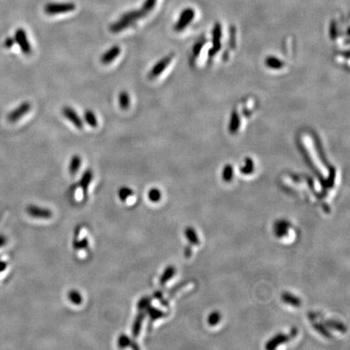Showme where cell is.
<instances>
[{
  "label": "cell",
  "mask_w": 350,
  "mask_h": 350,
  "mask_svg": "<svg viewBox=\"0 0 350 350\" xmlns=\"http://www.w3.org/2000/svg\"><path fill=\"white\" fill-rule=\"evenodd\" d=\"M162 198V191H160L158 188L154 187V188L150 189L149 191H148V199L150 202L154 203V204L160 202Z\"/></svg>",
  "instance_id": "d4e9b609"
},
{
  "label": "cell",
  "mask_w": 350,
  "mask_h": 350,
  "mask_svg": "<svg viewBox=\"0 0 350 350\" xmlns=\"http://www.w3.org/2000/svg\"><path fill=\"white\" fill-rule=\"evenodd\" d=\"M324 325L326 327L331 328V329L340 331L341 333H345V332H346V328H345V326H344L342 323L338 322V321L326 320L324 322Z\"/></svg>",
  "instance_id": "484cf974"
},
{
  "label": "cell",
  "mask_w": 350,
  "mask_h": 350,
  "mask_svg": "<svg viewBox=\"0 0 350 350\" xmlns=\"http://www.w3.org/2000/svg\"><path fill=\"white\" fill-rule=\"evenodd\" d=\"M172 58L170 56H165L160 59L158 63H155V65L151 69L149 74H148V78L153 80L155 79L158 76L161 75L165 68L169 66V63L171 62Z\"/></svg>",
  "instance_id": "52a82bcc"
},
{
  "label": "cell",
  "mask_w": 350,
  "mask_h": 350,
  "mask_svg": "<svg viewBox=\"0 0 350 350\" xmlns=\"http://www.w3.org/2000/svg\"><path fill=\"white\" fill-rule=\"evenodd\" d=\"M175 273H176V268L172 265L168 266L167 268L164 270L162 276L160 277V284L165 285L174 277Z\"/></svg>",
  "instance_id": "9a60e30c"
},
{
  "label": "cell",
  "mask_w": 350,
  "mask_h": 350,
  "mask_svg": "<svg viewBox=\"0 0 350 350\" xmlns=\"http://www.w3.org/2000/svg\"><path fill=\"white\" fill-rule=\"evenodd\" d=\"M120 47L118 45H114L112 47L107 49V52L102 55L101 62L103 64H109V63L114 61V59L118 57V55H120Z\"/></svg>",
  "instance_id": "8fae6325"
},
{
  "label": "cell",
  "mask_w": 350,
  "mask_h": 350,
  "mask_svg": "<svg viewBox=\"0 0 350 350\" xmlns=\"http://www.w3.org/2000/svg\"><path fill=\"white\" fill-rule=\"evenodd\" d=\"M93 171H92V169H86V170L83 173L82 176H81V180H80L79 185L80 187H81V190H82L84 196H86L87 194H88L89 186H90L91 183L93 181Z\"/></svg>",
  "instance_id": "30bf717a"
},
{
  "label": "cell",
  "mask_w": 350,
  "mask_h": 350,
  "mask_svg": "<svg viewBox=\"0 0 350 350\" xmlns=\"http://www.w3.org/2000/svg\"><path fill=\"white\" fill-rule=\"evenodd\" d=\"M75 9L76 5L73 3H51L45 6V13L52 16L72 12Z\"/></svg>",
  "instance_id": "7a4b0ae2"
},
{
  "label": "cell",
  "mask_w": 350,
  "mask_h": 350,
  "mask_svg": "<svg viewBox=\"0 0 350 350\" xmlns=\"http://www.w3.org/2000/svg\"><path fill=\"white\" fill-rule=\"evenodd\" d=\"M221 319V315L218 311H213L209 315L208 318V323L210 326H216L219 323Z\"/></svg>",
  "instance_id": "83f0119b"
},
{
  "label": "cell",
  "mask_w": 350,
  "mask_h": 350,
  "mask_svg": "<svg viewBox=\"0 0 350 350\" xmlns=\"http://www.w3.org/2000/svg\"><path fill=\"white\" fill-rule=\"evenodd\" d=\"M146 312L145 311H140L139 315L136 316L135 319L134 323L132 325V335L135 338L140 336L141 333L142 327L144 324V321L145 319Z\"/></svg>",
  "instance_id": "7c38bea8"
},
{
  "label": "cell",
  "mask_w": 350,
  "mask_h": 350,
  "mask_svg": "<svg viewBox=\"0 0 350 350\" xmlns=\"http://www.w3.org/2000/svg\"><path fill=\"white\" fill-rule=\"evenodd\" d=\"M84 119L89 126L91 128H96L98 125V121L96 119V115L93 113V110H86L84 113Z\"/></svg>",
  "instance_id": "44dd1931"
},
{
  "label": "cell",
  "mask_w": 350,
  "mask_h": 350,
  "mask_svg": "<svg viewBox=\"0 0 350 350\" xmlns=\"http://www.w3.org/2000/svg\"><path fill=\"white\" fill-rule=\"evenodd\" d=\"M145 312L146 314L149 315V318L152 321L158 320L165 315V313L163 311L156 308V307H152V305L148 307V309L146 310Z\"/></svg>",
  "instance_id": "cb8c5ba5"
},
{
  "label": "cell",
  "mask_w": 350,
  "mask_h": 350,
  "mask_svg": "<svg viewBox=\"0 0 350 350\" xmlns=\"http://www.w3.org/2000/svg\"><path fill=\"white\" fill-rule=\"evenodd\" d=\"M118 198L127 205H134L136 202L134 191L128 187H122L118 190Z\"/></svg>",
  "instance_id": "9c48e42d"
},
{
  "label": "cell",
  "mask_w": 350,
  "mask_h": 350,
  "mask_svg": "<svg viewBox=\"0 0 350 350\" xmlns=\"http://www.w3.org/2000/svg\"><path fill=\"white\" fill-rule=\"evenodd\" d=\"M156 4H157V0H145L144 4H143V7H142V11L144 13H148V12L154 9Z\"/></svg>",
  "instance_id": "d6a6232c"
},
{
  "label": "cell",
  "mask_w": 350,
  "mask_h": 350,
  "mask_svg": "<svg viewBox=\"0 0 350 350\" xmlns=\"http://www.w3.org/2000/svg\"><path fill=\"white\" fill-rule=\"evenodd\" d=\"M15 39H16V42L20 46L23 53L26 54V55H30L31 53V45H30V41L28 40L27 34H26L24 30L19 29L15 34Z\"/></svg>",
  "instance_id": "ba28073f"
},
{
  "label": "cell",
  "mask_w": 350,
  "mask_h": 350,
  "mask_svg": "<svg viewBox=\"0 0 350 350\" xmlns=\"http://www.w3.org/2000/svg\"><path fill=\"white\" fill-rule=\"evenodd\" d=\"M67 298H68L69 302L75 306H80L82 304L83 302H84V298H83L82 294H81V292L77 289H71L69 291L68 294H67Z\"/></svg>",
  "instance_id": "ac0fdd59"
},
{
  "label": "cell",
  "mask_w": 350,
  "mask_h": 350,
  "mask_svg": "<svg viewBox=\"0 0 350 350\" xmlns=\"http://www.w3.org/2000/svg\"><path fill=\"white\" fill-rule=\"evenodd\" d=\"M81 164H82V160L79 155L72 156L69 162V173L72 175L76 174L77 172L79 171Z\"/></svg>",
  "instance_id": "e0dca14e"
},
{
  "label": "cell",
  "mask_w": 350,
  "mask_h": 350,
  "mask_svg": "<svg viewBox=\"0 0 350 350\" xmlns=\"http://www.w3.org/2000/svg\"><path fill=\"white\" fill-rule=\"evenodd\" d=\"M132 24L133 23H132V22L128 21V20H123V19H121L120 18V20L114 22V24L110 26V30L114 34H117V33H119V32L130 27L131 26H132Z\"/></svg>",
  "instance_id": "2e32d148"
},
{
  "label": "cell",
  "mask_w": 350,
  "mask_h": 350,
  "mask_svg": "<svg viewBox=\"0 0 350 350\" xmlns=\"http://www.w3.org/2000/svg\"><path fill=\"white\" fill-rule=\"evenodd\" d=\"M282 300L286 304H289L294 307H299L302 305L301 299L291 293H284L282 295Z\"/></svg>",
  "instance_id": "d6986e66"
},
{
  "label": "cell",
  "mask_w": 350,
  "mask_h": 350,
  "mask_svg": "<svg viewBox=\"0 0 350 350\" xmlns=\"http://www.w3.org/2000/svg\"><path fill=\"white\" fill-rule=\"evenodd\" d=\"M192 254V251H191V248L190 246H187L185 249V256L187 258L190 257Z\"/></svg>",
  "instance_id": "836d02e7"
},
{
  "label": "cell",
  "mask_w": 350,
  "mask_h": 350,
  "mask_svg": "<svg viewBox=\"0 0 350 350\" xmlns=\"http://www.w3.org/2000/svg\"><path fill=\"white\" fill-rule=\"evenodd\" d=\"M72 245L74 251L77 253L79 254H82L84 252L86 253L87 250L89 249V241L84 227H77Z\"/></svg>",
  "instance_id": "6da1fadb"
},
{
  "label": "cell",
  "mask_w": 350,
  "mask_h": 350,
  "mask_svg": "<svg viewBox=\"0 0 350 350\" xmlns=\"http://www.w3.org/2000/svg\"><path fill=\"white\" fill-rule=\"evenodd\" d=\"M185 236L187 240L192 245H198L199 243V237L197 235L195 231L192 227H187L185 230Z\"/></svg>",
  "instance_id": "603a6c76"
},
{
  "label": "cell",
  "mask_w": 350,
  "mask_h": 350,
  "mask_svg": "<svg viewBox=\"0 0 350 350\" xmlns=\"http://www.w3.org/2000/svg\"><path fill=\"white\" fill-rule=\"evenodd\" d=\"M195 12L193 10L192 8H186L180 14L179 20L174 24L175 31L181 32L185 30L186 28L191 24L192 22L193 19L195 17Z\"/></svg>",
  "instance_id": "3957f363"
},
{
  "label": "cell",
  "mask_w": 350,
  "mask_h": 350,
  "mask_svg": "<svg viewBox=\"0 0 350 350\" xmlns=\"http://www.w3.org/2000/svg\"><path fill=\"white\" fill-rule=\"evenodd\" d=\"M151 306V298L148 297H142L140 301L138 302V309L140 311H146L148 307Z\"/></svg>",
  "instance_id": "f1b7e54d"
},
{
  "label": "cell",
  "mask_w": 350,
  "mask_h": 350,
  "mask_svg": "<svg viewBox=\"0 0 350 350\" xmlns=\"http://www.w3.org/2000/svg\"><path fill=\"white\" fill-rule=\"evenodd\" d=\"M274 227H275L274 232H275L276 236L278 238H283L285 235H287L289 229L290 228V224L287 220H280L275 223Z\"/></svg>",
  "instance_id": "4fadbf2b"
},
{
  "label": "cell",
  "mask_w": 350,
  "mask_h": 350,
  "mask_svg": "<svg viewBox=\"0 0 350 350\" xmlns=\"http://www.w3.org/2000/svg\"><path fill=\"white\" fill-rule=\"evenodd\" d=\"M145 14L146 13H144L142 10L131 11V12H127V13L123 14V15L121 16V19H123V20L132 22V23H134L136 20H139L140 18L145 16Z\"/></svg>",
  "instance_id": "ffe728a7"
},
{
  "label": "cell",
  "mask_w": 350,
  "mask_h": 350,
  "mask_svg": "<svg viewBox=\"0 0 350 350\" xmlns=\"http://www.w3.org/2000/svg\"><path fill=\"white\" fill-rule=\"evenodd\" d=\"M233 175H234V169L230 165H226L223 170V179L226 182H230L232 180Z\"/></svg>",
  "instance_id": "4dcf8cb0"
},
{
  "label": "cell",
  "mask_w": 350,
  "mask_h": 350,
  "mask_svg": "<svg viewBox=\"0 0 350 350\" xmlns=\"http://www.w3.org/2000/svg\"><path fill=\"white\" fill-rule=\"evenodd\" d=\"M240 170L243 174H250L254 171V163L250 158L246 159V165L243 167L241 168Z\"/></svg>",
  "instance_id": "1f68e13d"
},
{
  "label": "cell",
  "mask_w": 350,
  "mask_h": 350,
  "mask_svg": "<svg viewBox=\"0 0 350 350\" xmlns=\"http://www.w3.org/2000/svg\"><path fill=\"white\" fill-rule=\"evenodd\" d=\"M62 114H63V116L67 118V120L70 121L78 129H81L84 126L82 118L80 117L79 114H77V111L71 107H63L62 109Z\"/></svg>",
  "instance_id": "8992f818"
},
{
  "label": "cell",
  "mask_w": 350,
  "mask_h": 350,
  "mask_svg": "<svg viewBox=\"0 0 350 350\" xmlns=\"http://www.w3.org/2000/svg\"><path fill=\"white\" fill-rule=\"evenodd\" d=\"M30 108H31V105H30V103H22L20 107L14 110L13 112H12V114H10L11 120H17L18 118H20L24 114L29 112Z\"/></svg>",
  "instance_id": "5bb4252c"
},
{
  "label": "cell",
  "mask_w": 350,
  "mask_h": 350,
  "mask_svg": "<svg viewBox=\"0 0 350 350\" xmlns=\"http://www.w3.org/2000/svg\"><path fill=\"white\" fill-rule=\"evenodd\" d=\"M118 103L119 107L122 110H127L130 107L131 98L130 95L127 91H122L118 95Z\"/></svg>",
  "instance_id": "7402d4cb"
},
{
  "label": "cell",
  "mask_w": 350,
  "mask_h": 350,
  "mask_svg": "<svg viewBox=\"0 0 350 350\" xmlns=\"http://www.w3.org/2000/svg\"><path fill=\"white\" fill-rule=\"evenodd\" d=\"M297 333V331L295 328L292 329L291 333H290V334L289 335H285L284 334V333H278V335H276L275 337H272V338L267 343L265 348H267V349H274V348L279 346V345L283 344V343L288 342L290 339L295 337Z\"/></svg>",
  "instance_id": "277c9868"
},
{
  "label": "cell",
  "mask_w": 350,
  "mask_h": 350,
  "mask_svg": "<svg viewBox=\"0 0 350 350\" xmlns=\"http://www.w3.org/2000/svg\"><path fill=\"white\" fill-rule=\"evenodd\" d=\"M28 213L32 217L35 219H41V220H48L52 217V210L48 209H44L42 207L30 205L27 209Z\"/></svg>",
  "instance_id": "5b68a950"
},
{
  "label": "cell",
  "mask_w": 350,
  "mask_h": 350,
  "mask_svg": "<svg viewBox=\"0 0 350 350\" xmlns=\"http://www.w3.org/2000/svg\"><path fill=\"white\" fill-rule=\"evenodd\" d=\"M118 344L119 348H128V347L131 346V344H132V340H131L130 337H128L127 335L122 334L120 337H118Z\"/></svg>",
  "instance_id": "4316f807"
},
{
  "label": "cell",
  "mask_w": 350,
  "mask_h": 350,
  "mask_svg": "<svg viewBox=\"0 0 350 350\" xmlns=\"http://www.w3.org/2000/svg\"><path fill=\"white\" fill-rule=\"evenodd\" d=\"M313 326L315 328V330H317V332H319L320 334L323 335L324 337H328V338H330L332 337V335L327 329V327L323 323H315Z\"/></svg>",
  "instance_id": "f546056e"
}]
</instances>
